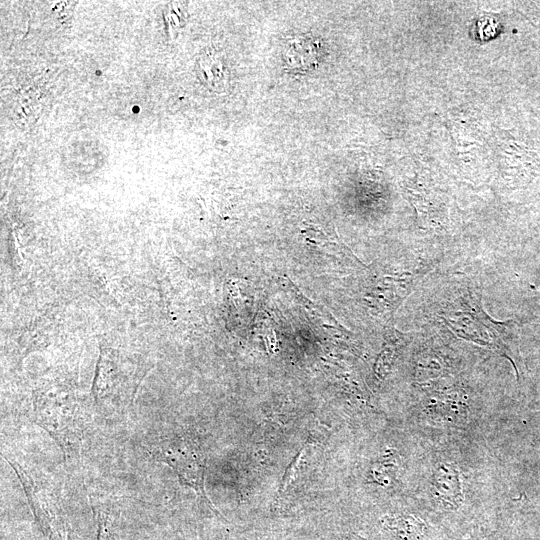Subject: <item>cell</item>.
<instances>
[{
  "label": "cell",
  "instance_id": "6da1fadb",
  "mask_svg": "<svg viewBox=\"0 0 540 540\" xmlns=\"http://www.w3.org/2000/svg\"><path fill=\"white\" fill-rule=\"evenodd\" d=\"M431 316L458 338L493 350L507 358L516 374L512 339L517 324L494 320L482 304L481 292L470 281H455L431 304Z\"/></svg>",
  "mask_w": 540,
  "mask_h": 540
},
{
  "label": "cell",
  "instance_id": "7a4b0ae2",
  "mask_svg": "<svg viewBox=\"0 0 540 540\" xmlns=\"http://www.w3.org/2000/svg\"><path fill=\"white\" fill-rule=\"evenodd\" d=\"M34 421L57 442L66 458L80 448L84 420L77 406L68 399L41 398L34 407Z\"/></svg>",
  "mask_w": 540,
  "mask_h": 540
},
{
  "label": "cell",
  "instance_id": "3957f363",
  "mask_svg": "<svg viewBox=\"0 0 540 540\" xmlns=\"http://www.w3.org/2000/svg\"><path fill=\"white\" fill-rule=\"evenodd\" d=\"M154 455L169 465L183 484L194 489L214 508L205 491V456L193 439L186 436L166 439L155 448Z\"/></svg>",
  "mask_w": 540,
  "mask_h": 540
},
{
  "label": "cell",
  "instance_id": "277c9868",
  "mask_svg": "<svg viewBox=\"0 0 540 540\" xmlns=\"http://www.w3.org/2000/svg\"><path fill=\"white\" fill-rule=\"evenodd\" d=\"M421 409L429 420L444 424L462 423L469 414L466 397L453 388L432 390L423 399Z\"/></svg>",
  "mask_w": 540,
  "mask_h": 540
},
{
  "label": "cell",
  "instance_id": "5b68a950",
  "mask_svg": "<svg viewBox=\"0 0 540 540\" xmlns=\"http://www.w3.org/2000/svg\"><path fill=\"white\" fill-rule=\"evenodd\" d=\"M431 492L447 509L456 510L463 502L460 473L452 462L438 463L431 476Z\"/></svg>",
  "mask_w": 540,
  "mask_h": 540
},
{
  "label": "cell",
  "instance_id": "8992f818",
  "mask_svg": "<svg viewBox=\"0 0 540 540\" xmlns=\"http://www.w3.org/2000/svg\"><path fill=\"white\" fill-rule=\"evenodd\" d=\"M8 463L14 468L16 474L19 477L20 482L23 485V489L28 498L29 505L31 510L39 524L46 534H51L53 532V521L55 515L49 511V506L46 503L47 499L44 496V492L41 491L35 485L31 475L27 473L22 466L16 461H11L6 458Z\"/></svg>",
  "mask_w": 540,
  "mask_h": 540
},
{
  "label": "cell",
  "instance_id": "52a82bcc",
  "mask_svg": "<svg viewBox=\"0 0 540 540\" xmlns=\"http://www.w3.org/2000/svg\"><path fill=\"white\" fill-rule=\"evenodd\" d=\"M382 526L394 540H423L428 530L421 518L405 513L384 517Z\"/></svg>",
  "mask_w": 540,
  "mask_h": 540
},
{
  "label": "cell",
  "instance_id": "ba28073f",
  "mask_svg": "<svg viewBox=\"0 0 540 540\" xmlns=\"http://www.w3.org/2000/svg\"><path fill=\"white\" fill-rule=\"evenodd\" d=\"M450 365L445 357L437 351H421L414 360V377L418 382L427 383L446 376Z\"/></svg>",
  "mask_w": 540,
  "mask_h": 540
},
{
  "label": "cell",
  "instance_id": "9c48e42d",
  "mask_svg": "<svg viewBox=\"0 0 540 540\" xmlns=\"http://www.w3.org/2000/svg\"><path fill=\"white\" fill-rule=\"evenodd\" d=\"M408 335L395 329H390L385 344L377 356L374 365V376L381 382L389 374L391 367L399 355L400 350L407 344Z\"/></svg>",
  "mask_w": 540,
  "mask_h": 540
},
{
  "label": "cell",
  "instance_id": "30bf717a",
  "mask_svg": "<svg viewBox=\"0 0 540 540\" xmlns=\"http://www.w3.org/2000/svg\"><path fill=\"white\" fill-rule=\"evenodd\" d=\"M399 469V455L393 450H388L374 462L370 474L376 484L390 486L396 480Z\"/></svg>",
  "mask_w": 540,
  "mask_h": 540
},
{
  "label": "cell",
  "instance_id": "8fae6325",
  "mask_svg": "<svg viewBox=\"0 0 540 540\" xmlns=\"http://www.w3.org/2000/svg\"><path fill=\"white\" fill-rule=\"evenodd\" d=\"M198 71L203 82L212 89H220L225 83L226 75L223 63L214 53L204 54L199 58Z\"/></svg>",
  "mask_w": 540,
  "mask_h": 540
},
{
  "label": "cell",
  "instance_id": "7c38bea8",
  "mask_svg": "<svg viewBox=\"0 0 540 540\" xmlns=\"http://www.w3.org/2000/svg\"><path fill=\"white\" fill-rule=\"evenodd\" d=\"M308 444L304 445L303 448L296 454V456L293 458L291 463L288 465L287 469L285 470V473L283 475L280 487H279V495H281L288 486L293 482L295 477L297 476L302 460L305 457V453L308 449Z\"/></svg>",
  "mask_w": 540,
  "mask_h": 540
},
{
  "label": "cell",
  "instance_id": "4fadbf2b",
  "mask_svg": "<svg viewBox=\"0 0 540 540\" xmlns=\"http://www.w3.org/2000/svg\"><path fill=\"white\" fill-rule=\"evenodd\" d=\"M497 28L498 23L496 19L486 16L476 21L472 33L478 39L486 40L497 33Z\"/></svg>",
  "mask_w": 540,
  "mask_h": 540
},
{
  "label": "cell",
  "instance_id": "5bb4252c",
  "mask_svg": "<svg viewBox=\"0 0 540 540\" xmlns=\"http://www.w3.org/2000/svg\"><path fill=\"white\" fill-rule=\"evenodd\" d=\"M97 523L96 540H118L114 523L109 515L99 512Z\"/></svg>",
  "mask_w": 540,
  "mask_h": 540
},
{
  "label": "cell",
  "instance_id": "9a60e30c",
  "mask_svg": "<svg viewBox=\"0 0 540 540\" xmlns=\"http://www.w3.org/2000/svg\"><path fill=\"white\" fill-rule=\"evenodd\" d=\"M75 2H58L53 8V12L59 19V21H66L71 17Z\"/></svg>",
  "mask_w": 540,
  "mask_h": 540
},
{
  "label": "cell",
  "instance_id": "2e32d148",
  "mask_svg": "<svg viewBox=\"0 0 540 540\" xmlns=\"http://www.w3.org/2000/svg\"><path fill=\"white\" fill-rule=\"evenodd\" d=\"M341 540H368L356 534H350L342 538Z\"/></svg>",
  "mask_w": 540,
  "mask_h": 540
}]
</instances>
